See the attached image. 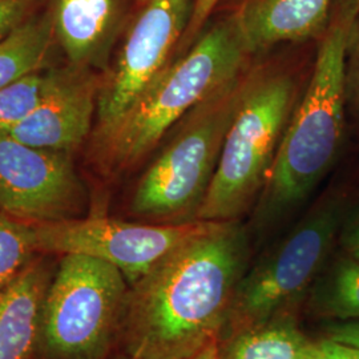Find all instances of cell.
Here are the masks:
<instances>
[{"instance_id": "cell-11", "label": "cell", "mask_w": 359, "mask_h": 359, "mask_svg": "<svg viewBox=\"0 0 359 359\" xmlns=\"http://www.w3.org/2000/svg\"><path fill=\"white\" fill-rule=\"evenodd\" d=\"M103 76L71 65L53 68L36 108L7 136L29 147L72 154L93 130Z\"/></svg>"}, {"instance_id": "cell-21", "label": "cell", "mask_w": 359, "mask_h": 359, "mask_svg": "<svg viewBox=\"0 0 359 359\" xmlns=\"http://www.w3.org/2000/svg\"><path fill=\"white\" fill-rule=\"evenodd\" d=\"M44 0H0V40L40 11Z\"/></svg>"}, {"instance_id": "cell-25", "label": "cell", "mask_w": 359, "mask_h": 359, "mask_svg": "<svg viewBox=\"0 0 359 359\" xmlns=\"http://www.w3.org/2000/svg\"><path fill=\"white\" fill-rule=\"evenodd\" d=\"M322 337L359 347V321L321 322Z\"/></svg>"}, {"instance_id": "cell-7", "label": "cell", "mask_w": 359, "mask_h": 359, "mask_svg": "<svg viewBox=\"0 0 359 359\" xmlns=\"http://www.w3.org/2000/svg\"><path fill=\"white\" fill-rule=\"evenodd\" d=\"M129 283L114 265L65 255L44 297L38 354L46 359H104L118 335Z\"/></svg>"}, {"instance_id": "cell-20", "label": "cell", "mask_w": 359, "mask_h": 359, "mask_svg": "<svg viewBox=\"0 0 359 359\" xmlns=\"http://www.w3.org/2000/svg\"><path fill=\"white\" fill-rule=\"evenodd\" d=\"M345 80L348 123L359 130V15L347 44Z\"/></svg>"}, {"instance_id": "cell-9", "label": "cell", "mask_w": 359, "mask_h": 359, "mask_svg": "<svg viewBox=\"0 0 359 359\" xmlns=\"http://www.w3.org/2000/svg\"><path fill=\"white\" fill-rule=\"evenodd\" d=\"M192 4L193 0H147L142 4L115 65L103 76L95 128L123 115L169 65L189 25Z\"/></svg>"}, {"instance_id": "cell-16", "label": "cell", "mask_w": 359, "mask_h": 359, "mask_svg": "<svg viewBox=\"0 0 359 359\" xmlns=\"http://www.w3.org/2000/svg\"><path fill=\"white\" fill-rule=\"evenodd\" d=\"M52 46L55 38L51 16L46 7L0 40V88L46 69Z\"/></svg>"}, {"instance_id": "cell-26", "label": "cell", "mask_w": 359, "mask_h": 359, "mask_svg": "<svg viewBox=\"0 0 359 359\" xmlns=\"http://www.w3.org/2000/svg\"><path fill=\"white\" fill-rule=\"evenodd\" d=\"M192 359H225V357L222 354L221 345L215 344L212 346L206 347L205 350H203L200 354H197Z\"/></svg>"}, {"instance_id": "cell-22", "label": "cell", "mask_w": 359, "mask_h": 359, "mask_svg": "<svg viewBox=\"0 0 359 359\" xmlns=\"http://www.w3.org/2000/svg\"><path fill=\"white\" fill-rule=\"evenodd\" d=\"M337 249L359 262V192L351 197L341 221Z\"/></svg>"}, {"instance_id": "cell-13", "label": "cell", "mask_w": 359, "mask_h": 359, "mask_svg": "<svg viewBox=\"0 0 359 359\" xmlns=\"http://www.w3.org/2000/svg\"><path fill=\"white\" fill-rule=\"evenodd\" d=\"M335 0H246L237 13L245 43L255 56L283 43L320 38Z\"/></svg>"}, {"instance_id": "cell-15", "label": "cell", "mask_w": 359, "mask_h": 359, "mask_svg": "<svg viewBox=\"0 0 359 359\" xmlns=\"http://www.w3.org/2000/svg\"><path fill=\"white\" fill-rule=\"evenodd\" d=\"M304 309L321 322L359 321V262L335 248L311 285Z\"/></svg>"}, {"instance_id": "cell-24", "label": "cell", "mask_w": 359, "mask_h": 359, "mask_svg": "<svg viewBox=\"0 0 359 359\" xmlns=\"http://www.w3.org/2000/svg\"><path fill=\"white\" fill-rule=\"evenodd\" d=\"M218 3L219 0H193L189 25L180 41L179 48L175 53L173 59L182 55L184 52L188 51L192 47L196 39L198 38L200 34L205 29L206 23L212 13L215 11V8L217 7Z\"/></svg>"}, {"instance_id": "cell-6", "label": "cell", "mask_w": 359, "mask_h": 359, "mask_svg": "<svg viewBox=\"0 0 359 359\" xmlns=\"http://www.w3.org/2000/svg\"><path fill=\"white\" fill-rule=\"evenodd\" d=\"M354 193L347 185L326 189L280 240L250 262L233 298L221 342L277 318L298 317L337 248L341 221Z\"/></svg>"}, {"instance_id": "cell-10", "label": "cell", "mask_w": 359, "mask_h": 359, "mask_svg": "<svg viewBox=\"0 0 359 359\" xmlns=\"http://www.w3.org/2000/svg\"><path fill=\"white\" fill-rule=\"evenodd\" d=\"M87 203L71 154L0 135V209L27 222L80 218Z\"/></svg>"}, {"instance_id": "cell-5", "label": "cell", "mask_w": 359, "mask_h": 359, "mask_svg": "<svg viewBox=\"0 0 359 359\" xmlns=\"http://www.w3.org/2000/svg\"><path fill=\"white\" fill-rule=\"evenodd\" d=\"M252 63L173 127V135L133 189L129 203L132 216L149 224L197 221L216 175L225 137L243 100Z\"/></svg>"}, {"instance_id": "cell-28", "label": "cell", "mask_w": 359, "mask_h": 359, "mask_svg": "<svg viewBox=\"0 0 359 359\" xmlns=\"http://www.w3.org/2000/svg\"><path fill=\"white\" fill-rule=\"evenodd\" d=\"M129 359H130V358H129Z\"/></svg>"}, {"instance_id": "cell-17", "label": "cell", "mask_w": 359, "mask_h": 359, "mask_svg": "<svg viewBox=\"0 0 359 359\" xmlns=\"http://www.w3.org/2000/svg\"><path fill=\"white\" fill-rule=\"evenodd\" d=\"M308 341L297 316H289L246 329L219 345L225 359H299Z\"/></svg>"}, {"instance_id": "cell-14", "label": "cell", "mask_w": 359, "mask_h": 359, "mask_svg": "<svg viewBox=\"0 0 359 359\" xmlns=\"http://www.w3.org/2000/svg\"><path fill=\"white\" fill-rule=\"evenodd\" d=\"M43 256L0 289V359H31L38 353L41 309L55 273Z\"/></svg>"}, {"instance_id": "cell-8", "label": "cell", "mask_w": 359, "mask_h": 359, "mask_svg": "<svg viewBox=\"0 0 359 359\" xmlns=\"http://www.w3.org/2000/svg\"><path fill=\"white\" fill-rule=\"evenodd\" d=\"M208 224L206 221H192L175 225L80 217L32 224V229L40 255H81L97 258L114 265L129 285H133L173 249L205 229Z\"/></svg>"}, {"instance_id": "cell-19", "label": "cell", "mask_w": 359, "mask_h": 359, "mask_svg": "<svg viewBox=\"0 0 359 359\" xmlns=\"http://www.w3.org/2000/svg\"><path fill=\"white\" fill-rule=\"evenodd\" d=\"M53 68H46L0 88V135L26 120L48 90Z\"/></svg>"}, {"instance_id": "cell-2", "label": "cell", "mask_w": 359, "mask_h": 359, "mask_svg": "<svg viewBox=\"0 0 359 359\" xmlns=\"http://www.w3.org/2000/svg\"><path fill=\"white\" fill-rule=\"evenodd\" d=\"M359 0H335L308 83L295 105L268 184L253 209L255 233L268 236L308 203L346 142L345 65Z\"/></svg>"}, {"instance_id": "cell-12", "label": "cell", "mask_w": 359, "mask_h": 359, "mask_svg": "<svg viewBox=\"0 0 359 359\" xmlns=\"http://www.w3.org/2000/svg\"><path fill=\"white\" fill-rule=\"evenodd\" d=\"M55 44L68 65L103 69L128 16V0H50Z\"/></svg>"}, {"instance_id": "cell-4", "label": "cell", "mask_w": 359, "mask_h": 359, "mask_svg": "<svg viewBox=\"0 0 359 359\" xmlns=\"http://www.w3.org/2000/svg\"><path fill=\"white\" fill-rule=\"evenodd\" d=\"M302 90L293 69L252 63L197 221H240L256 208Z\"/></svg>"}, {"instance_id": "cell-18", "label": "cell", "mask_w": 359, "mask_h": 359, "mask_svg": "<svg viewBox=\"0 0 359 359\" xmlns=\"http://www.w3.org/2000/svg\"><path fill=\"white\" fill-rule=\"evenodd\" d=\"M39 255L32 224L0 209V289L13 283Z\"/></svg>"}, {"instance_id": "cell-3", "label": "cell", "mask_w": 359, "mask_h": 359, "mask_svg": "<svg viewBox=\"0 0 359 359\" xmlns=\"http://www.w3.org/2000/svg\"><path fill=\"white\" fill-rule=\"evenodd\" d=\"M237 13L205 28L192 47L154 77L114 123L95 128L90 156L105 176H120L154 152L180 120L252 63Z\"/></svg>"}, {"instance_id": "cell-1", "label": "cell", "mask_w": 359, "mask_h": 359, "mask_svg": "<svg viewBox=\"0 0 359 359\" xmlns=\"http://www.w3.org/2000/svg\"><path fill=\"white\" fill-rule=\"evenodd\" d=\"M252 231L209 222L129 285L117 338L130 359H192L219 344L252 262Z\"/></svg>"}, {"instance_id": "cell-27", "label": "cell", "mask_w": 359, "mask_h": 359, "mask_svg": "<svg viewBox=\"0 0 359 359\" xmlns=\"http://www.w3.org/2000/svg\"><path fill=\"white\" fill-rule=\"evenodd\" d=\"M135 1H137V3H140V4H144L147 0H135Z\"/></svg>"}, {"instance_id": "cell-23", "label": "cell", "mask_w": 359, "mask_h": 359, "mask_svg": "<svg viewBox=\"0 0 359 359\" xmlns=\"http://www.w3.org/2000/svg\"><path fill=\"white\" fill-rule=\"evenodd\" d=\"M299 359H359V347L332 338H309Z\"/></svg>"}]
</instances>
